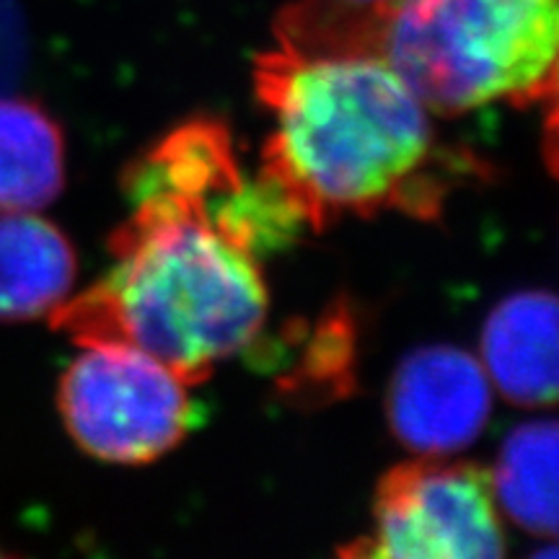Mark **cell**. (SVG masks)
Returning a JSON list of instances; mask_svg holds the SVG:
<instances>
[{
    "mask_svg": "<svg viewBox=\"0 0 559 559\" xmlns=\"http://www.w3.org/2000/svg\"><path fill=\"white\" fill-rule=\"evenodd\" d=\"M376 16L304 5L257 66L270 115L264 171L306 218L409 205L436 185L430 109L373 41Z\"/></svg>",
    "mask_w": 559,
    "mask_h": 559,
    "instance_id": "1",
    "label": "cell"
},
{
    "mask_svg": "<svg viewBox=\"0 0 559 559\" xmlns=\"http://www.w3.org/2000/svg\"><path fill=\"white\" fill-rule=\"evenodd\" d=\"M132 200L115 264L58 321L79 340L130 342L198 381L262 332L260 257L207 207L158 194Z\"/></svg>",
    "mask_w": 559,
    "mask_h": 559,
    "instance_id": "2",
    "label": "cell"
},
{
    "mask_svg": "<svg viewBox=\"0 0 559 559\" xmlns=\"http://www.w3.org/2000/svg\"><path fill=\"white\" fill-rule=\"evenodd\" d=\"M373 41L430 111L534 104L555 91L559 0H396Z\"/></svg>",
    "mask_w": 559,
    "mask_h": 559,
    "instance_id": "3",
    "label": "cell"
},
{
    "mask_svg": "<svg viewBox=\"0 0 559 559\" xmlns=\"http://www.w3.org/2000/svg\"><path fill=\"white\" fill-rule=\"evenodd\" d=\"M60 381L70 438L111 464H145L190 432L198 407L190 383L156 355L122 340H81Z\"/></svg>",
    "mask_w": 559,
    "mask_h": 559,
    "instance_id": "4",
    "label": "cell"
},
{
    "mask_svg": "<svg viewBox=\"0 0 559 559\" xmlns=\"http://www.w3.org/2000/svg\"><path fill=\"white\" fill-rule=\"evenodd\" d=\"M381 559H506L498 506L469 466L409 464L386 477L376 500Z\"/></svg>",
    "mask_w": 559,
    "mask_h": 559,
    "instance_id": "5",
    "label": "cell"
},
{
    "mask_svg": "<svg viewBox=\"0 0 559 559\" xmlns=\"http://www.w3.org/2000/svg\"><path fill=\"white\" fill-rule=\"evenodd\" d=\"M492 391L479 358L466 349L419 347L400 362L391 381V428L419 456H451L481 436L492 412Z\"/></svg>",
    "mask_w": 559,
    "mask_h": 559,
    "instance_id": "6",
    "label": "cell"
},
{
    "mask_svg": "<svg viewBox=\"0 0 559 559\" xmlns=\"http://www.w3.org/2000/svg\"><path fill=\"white\" fill-rule=\"evenodd\" d=\"M479 362L492 389L523 407L557 396V304L549 293L523 290L500 300L481 332Z\"/></svg>",
    "mask_w": 559,
    "mask_h": 559,
    "instance_id": "7",
    "label": "cell"
},
{
    "mask_svg": "<svg viewBox=\"0 0 559 559\" xmlns=\"http://www.w3.org/2000/svg\"><path fill=\"white\" fill-rule=\"evenodd\" d=\"M75 283V251L37 213H0V321L58 313Z\"/></svg>",
    "mask_w": 559,
    "mask_h": 559,
    "instance_id": "8",
    "label": "cell"
},
{
    "mask_svg": "<svg viewBox=\"0 0 559 559\" xmlns=\"http://www.w3.org/2000/svg\"><path fill=\"white\" fill-rule=\"evenodd\" d=\"M66 181V145L45 109L26 99H0V213H37Z\"/></svg>",
    "mask_w": 559,
    "mask_h": 559,
    "instance_id": "9",
    "label": "cell"
},
{
    "mask_svg": "<svg viewBox=\"0 0 559 559\" xmlns=\"http://www.w3.org/2000/svg\"><path fill=\"white\" fill-rule=\"evenodd\" d=\"M557 425L531 419L502 443L492 481L495 506L521 528L551 539L557 531Z\"/></svg>",
    "mask_w": 559,
    "mask_h": 559,
    "instance_id": "10",
    "label": "cell"
},
{
    "mask_svg": "<svg viewBox=\"0 0 559 559\" xmlns=\"http://www.w3.org/2000/svg\"><path fill=\"white\" fill-rule=\"evenodd\" d=\"M324 3L349 13H383L386 9H391L396 0H324Z\"/></svg>",
    "mask_w": 559,
    "mask_h": 559,
    "instance_id": "11",
    "label": "cell"
},
{
    "mask_svg": "<svg viewBox=\"0 0 559 559\" xmlns=\"http://www.w3.org/2000/svg\"><path fill=\"white\" fill-rule=\"evenodd\" d=\"M340 559H381V555L373 542H358V544H349L347 549H342Z\"/></svg>",
    "mask_w": 559,
    "mask_h": 559,
    "instance_id": "12",
    "label": "cell"
},
{
    "mask_svg": "<svg viewBox=\"0 0 559 559\" xmlns=\"http://www.w3.org/2000/svg\"><path fill=\"white\" fill-rule=\"evenodd\" d=\"M531 559H557V549L549 544V547H544L536 551V555H531Z\"/></svg>",
    "mask_w": 559,
    "mask_h": 559,
    "instance_id": "13",
    "label": "cell"
},
{
    "mask_svg": "<svg viewBox=\"0 0 559 559\" xmlns=\"http://www.w3.org/2000/svg\"><path fill=\"white\" fill-rule=\"evenodd\" d=\"M0 559H13V557H9V555H3V551H0Z\"/></svg>",
    "mask_w": 559,
    "mask_h": 559,
    "instance_id": "14",
    "label": "cell"
}]
</instances>
